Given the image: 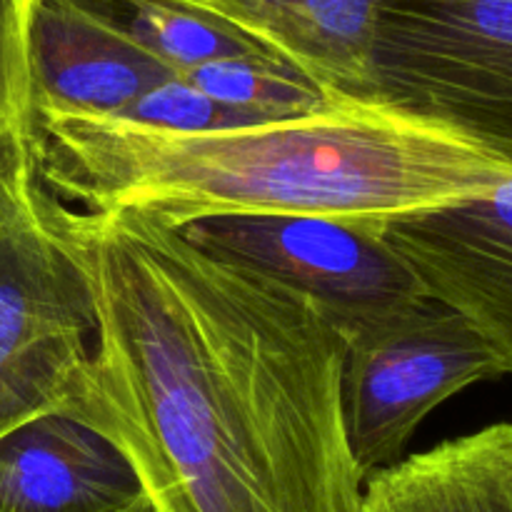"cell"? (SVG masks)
Instances as JSON below:
<instances>
[{"instance_id": "1", "label": "cell", "mask_w": 512, "mask_h": 512, "mask_svg": "<svg viewBox=\"0 0 512 512\" xmlns=\"http://www.w3.org/2000/svg\"><path fill=\"white\" fill-rule=\"evenodd\" d=\"M95 345L65 415L128 458L155 512H360L343 335L295 290L138 210L43 188Z\"/></svg>"}, {"instance_id": "2", "label": "cell", "mask_w": 512, "mask_h": 512, "mask_svg": "<svg viewBox=\"0 0 512 512\" xmlns=\"http://www.w3.org/2000/svg\"><path fill=\"white\" fill-rule=\"evenodd\" d=\"M38 180L80 210H138L170 228L215 215H318L380 225L478 198L510 160L383 100L213 133L93 115H33Z\"/></svg>"}, {"instance_id": "3", "label": "cell", "mask_w": 512, "mask_h": 512, "mask_svg": "<svg viewBox=\"0 0 512 512\" xmlns=\"http://www.w3.org/2000/svg\"><path fill=\"white\" fill-rule=\"evenodd\" d=\"M30 133L0 145V438L68 410L98 330L83 273L45 218Z\"/></svg>"}, {"instance_id": "4", "label": "cell", "mask_w": 512, "mask_h": 512, "mask_svg": "<svg viewBox=\"0 0 512 512\" xmlns=\"http://www.w3.org/2000/svg\"><path fill=\"white\" fill-rule=\"evenodd\" d=\"M375 93L512 163V0H380Z\"/></svg>"}, {"instance_id": "5", "label": "cell", "mask_w": 512, "mask_h": 512, "mask_svg": "<svg viewBox=\"0 0 512 512\" xmlns=\"http://www.w3.org/2000/svg\"><path fill=\"white\" fill-rule=\"evenodd\" d=\"M340 335L345 430L365 480L403 460L415 430L438 405L508 373L478 330L433 298L363 320Z\"/></svg>"}, {"instance_id": "6", "label": "cell", "mask_w": 512, "mask_h": 512, "mask_svg": "<svg viewBox=\"0 0 512 512\" xmlns=\"http://www.w3.org/2000/svg\"><path fill=\"white\" fill-rule=\"evenodd\" d=\"M380 225L318 215H215L178 230L195 248L303 295L340 333L428 298Z\"/></svg>"}, {"instance_id": "7", "label": "cell", "mask_w": 512, "mask_h": 512, "mask_svg": "<svg viewBox=\"0 0 512 512\" xmlns=\"http://www.w3.org/2000/svg\"><path fill=\"white\" fill-rule=\"evenodd\" d=\"M428 298L468 320L512 375V175L478 198L380 225Z\"/></svg>"}, {"instance_id": "8", "label": "cell", "mask_w": 512, "mask_h": 512, "mask_svg": "<svg viewBox=\"0 0 512 512\" xmlns=\"http://www.w3.org/2000/svg\"><path fill=\"white\" fill-rule=\"evenodd\" d=\"M178 78L125 23L88 0H38L30 23L33 115L113 118Z\"/></svg>"}, {"instance_id": "9", "label": "cell", "mask_w": 512, "mask_h": 512, "mask_svg": "<svg viewBox=\"0 0 512 512\" xmlns=\"http://www.w3.org/2000/svg\"><path fill=\"white\" fill-rule=\"evenodd\" d=\"M140 500L128 458L70 415H40L0 438V512H128Z\"/></svg>"}, {"instance_id": "10", "label": "cell", "mask_w": 512, "mask_h": 512, "mask_svg": "<svg viewBox=\"0 0 512 512\" xmlns=\"http://www.w3.org/2000/svg\"><path fill=\"white\" fill-rule=\"evenodd\" d=\"M195 10L238 28L330 98L378 100L380 0H200Z\"/></svg>"}, {"instance_id": "11", "label": "cell", "mask_w": 512, "mask_h": 512, "mask_svg": "<svg viewBox=\"0 0 512 512\" xmlns=\"http://www.w3.org/2000/svg\"><path fill=\"white\" fill-rule=\"evenodd\" d=\"M360 512H512V423L448 440L370 475Z\"/></svg>"}, {"instance_id": "12", "label": "cell", "mask_w": 512, "mask_h": 512, "mask_svg": "<svg viewBox=\"0 0 512 512\" xmlns=\"http://www.w3.org/2000/svg\"><path fill=\"white\" fill-rule=\"evenodd\" d=\"M125 25L175 75L228 58H273L258 43L215 15L183 5H130Z\"/></svg>"}, {"instance_id": "13", "label": "cell", "mask_w": 512, "mask_h": 512, "mask_svg": "<svg viewBox=\"0 0 512 512\" xmlns=\"http://www.w3.org/2000/svg\"><path fill=\"white\" fill-rule=\"evenodd\" d=\"M218 103L260 118H290L330 103L318 85L275 58H228L178 75Z\"/></svg>"}, {"instance_id": "14", "label": "cell", "mask_w": 512, "mask_h": 512, "mask_svg": "<svg viewBox=\"0 0 512 512\" xmlns=\"http://www.w3.org/2000/svg\"><path fill=\"white\" fill-rule=\"evenodd\" d=\"M113 120L143 125V128L173 130V133H213V130L258 125L265 123L268 118L218 103L210 95H205L203 90L185 83L183 78H173L140 95L128 108L113 115Z\"/></svg>"}, {"instance_id": "15", "label": "cell", "mask_w": 512, "mask_h": 512, "mask_svg": "<svg viewBox=\"0 0 512 512\" xmlns=\"http://www.w3.org/2000/svg\"><path fill=\"white\" fill-rule=\"evenodd\" d=\"M38 0H0V145L33 130L30 23Z\"/></svg>"}, {"instance_id": "16", "label": "cell", "mask_w": 512, "mask_h": 512, "mask_svg": "<svg viewBox=\"0 0 512 512\" xmlns=\"http://www.w3.org/2000/svg\"><path fill=\"white\" fill-rule=\"evenodd\" d=\"M110 3H125V5H140V3H163V5H183V8H195L200 0H110Z\"/></svg>"}, {"instance_id": "17", "label": "cell", "mask_w": 512, "mask_h": 512, "mask_svg": "<svg viewBox=\"0 0 512 512\" xmlns=\"http://www.w3.org/2000/svg\"><path fill=\"white\" fill-rule=\"evenodd\" d=\"M128 512H155V510H153V505L148 503V498H145V500H140V503L135 505V508H130Z\"/></svg>"}]
</instances>
